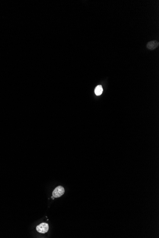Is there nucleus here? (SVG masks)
Wrapping results in <instances>:
<instances>
[{
  "label": "nucleus",
  "mask_w": 159,
  "mask_h": 238,
  "mask_svg": "<svg viewBox=\"0 0 159 238\" xmlns=\"http://www.w3.org/2000/svg\"><path fill=\"white\" fill-rule=\"evenodd\" d=\"M65 188L62 186L56 187L53 192V196L54 198L60 197L65 194Z\"/></svg>",
  "instance_id": "nucleus-1"
},
{
  "label": "nucleus",
  "mask_w": 159,
  "mask_h": 238,
  "mask_svg": "<svg viewBox=\"0 0 159 238\" xmlns=\"http://www.w3.org/2000/svg\"><path fill=\"white\" fill-rule=\"evenodd\" d=\"M49 225L47 223H42L36 227V230L40 233H45L49 230Z\"/></svg>",
  "instance_id": "nucleus-2"
},
{
  "label": "nucleus",
  "mask_w": 159,
  "mask_h": 238,
  "mask_svg": "<svg viewBox=\"0 0 159 238\" xmlns=\"http://www.w3.org/2000/svg\"><path fill=\"white\" fill-rule=\"evenodd\" d=\"M159 45V43L158 41L153 40V41H150L149 42H148L147 44V48L149 50L153 51L157 48Z\"/></svg>",
  "instance_id": "nucleus-3"
},
{
  "label": "nucleus",
  "mask_w": 159,
  "mask_h": 238,
  "mask_svg": "<svg viewBox=\"0 0 159 238\" xmlns=\"http://www.w3.org/2000/svg\"><path fill=\"white\" fill-rule=\"evenodd\" d=\"M95 93L97 95H100L103 92V87L101 85H98L96 86L94 90Z\"/></svg>",
  "instance_id": "nucleus-4"
},
{
  "label": "nucleus",
  "mask_w": 159,
  "mask_h": 238,
  "mask_svg": "<svg viewBox=\"0 0 159 238\" xmlns=\"http://www.w3.org/2000/svg\"><path fill=\"white\" fill-rule=\"evenodd\" d=\"M54 197L53 196H52V197H51V198H52V199H54Z\"/></svg>",
  "instance_id": "nucleus-5"
}]
</instances>
